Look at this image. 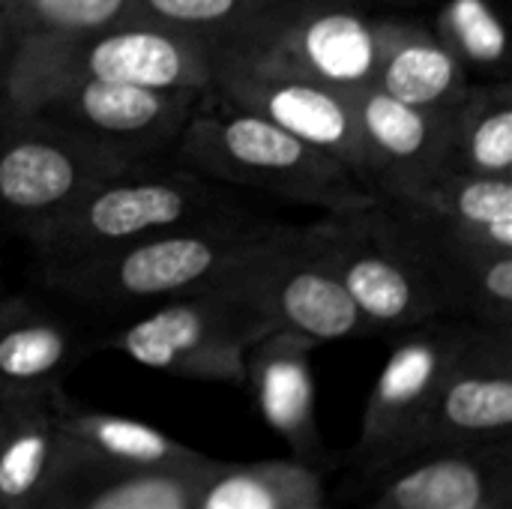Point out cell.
<instances>
[{
  "label": "cell",
  "mask_w": 512,
  "mask_h": 509,
  "mask_svg": "<svg viewBox=\"0 0 512 509\" xmlns=\"http://www.w3.org/2000/svg\"><path fill=\"white\" fill-rule=\"evenodd\" d=\"M180 168L219 183L258 189L297 204L345 213L369 204L372 189L339 159L309 147L261 114L207 90L174 144Z\"/></svg>",
  "instance_id": "1"
},
{
  "label": "cell",
  "mask_w": 512,
  "mask_h": 509,
  "mask_svg": "<svg viewBox=\"0 0 512 509\" xmlns=\"http://www.w3.org/2000/svg\"><path fill=\"white\" fill-rule=\"evenodd\" d=\"M270 231V222H249L240 213H228L168 228L108 252L42 264V276L48 288L87 306H156L204 291L264 243Z\"/></svg>",
  "instance_id": "2"
},
{
  "label": "cell",
  "mask_w": 512,
  "mask_h": 509,
  "mask_svg": "<svg viewBox=\"0 0 512 509\" xmlns=\"http://www.w3.org/2000/svg\"><path fill=\"white\" fill-rule=\"evenodd\" d=\"M63 78L207 93L213 87V48L165 24L129 15L81 36L12 42L0 72V93Z\"/></svg>",
  "instance_id": "3"
},
{
  "label": "cell",
  "mask_w": 512,
  "mask_h": 509,
  "mask_svg": "<svg viewBox=\"0 0 512 509\" xmlns=\"http://www.w3.org/2000/svg\"><path fill=\"white\" fill-rule=\"evenodd\" d=\"M390 15L345 0H276L213 48V66L270 69L342 93L375 84Z\"/></svg>",
  "instance_id": "4"
},
{
  "label": "cell",
  "mask_w": 512,
  "mask_h": 509,
  "mask_svg": "<svg viewBox=\"0 0 512 509\" xmlns=\"http://www.w3.org/2000/svg\"><path fill=\"white\" fill-rule=\"evenodd\" d=\"M234 213L210 180L180 168L132 165L99 180L60 216L27 231L39 264L72 261L132 240Z\"/></svg>",
  "instance_id": "5"
},
{
  "label": "cell",
  "mask_w": 512,
  "mask_h": 509,
  "mask_svg": "<svg viewBox=\"0 0 512 509\" xmlns=\"http://www.w3.org/2000/svg\"><path fill=\"white\" fill-rule=\"evenodd\" d=\"M201 96L195 90L63 78L3 93V111L69 132L132 165H150L174 150Z\"/></svg>",
  "instance_id": "6"
},
{
  "label": "cell",
  "mask_w": 512,
  "mask_h": 509,
  "mask_svg": "<svg viewBox=\"0 0 512 509\" xmlns=\"http://www.w3.org/2000/svg\"><path fill=\"white\" fill-rule=\"evenodd\" d=\"M333 276L348 291L369 333H405L444 318L396 219L375 195L369 204L324 213L306 225Z\"/></svg>",
  "instance_id": "7"
},
{
  "label": "cell",
  "mask_w": 512,
  "mask_h": 509,
  "mask_svg": "<svg viewBox=\"0 0 512 509\" xmlns=\"http://www.w3.org/2000/svg\"><path fill=\"white\" fill-rule=\"evenodd\" d=\"M213 285L240 297L267 333L285 330L315 345L372 336L306 228L273 225L267 240Z\"/></svg>",
  "instance_id": "8"
},
{
  "label": "cell",
  "mask_w": 512,
  "mask_h": 509,
  "mask_svg": "<svg viewBox=\"0 0 512 509\" xmlns=\"http://www.w3.org/2000/svg\"><path fill=\"white\" fill-rule=\"evenodd\" d=\"M261 336H267L264 324L240 297L207 285L156 303L105 345L162 375L246 387V351Z\"/></svg>",
  "instance_id": "9"
},
{
  "label": "cell",
  "mask_w": 512,
  "mask_h": 509,
  "mask_svg": "<svg viewBox=\"0 0 512 509\" xmlns=\"http://www.w3.org/2000/svg\"><path fill=\"white\" fill-rule=\"evenodd\" d=\"M468 321L435 318L399 333L360 420L354 462L366 474H384L405 462L435 393L453 363Z\"/></svg>",
  "instance_id": "10"
},
{
  "label": "cell",
  "mask_w": 512,
  "mask_h": 509,
  "mask_svg": "<svg viewBox=\"0 0 512 509\" xmlns=\"http://www.w3.org/2000/svg\"><path fill=\"white\" fill-rule=\"evenodd\" d=\"M0 135V210L21 234L60 216L99 180L132 162L54 126L6 117Z\"/></svg>",
  "instance_id": "11"
},
{
  "label": "cell",
  "mask_w": 512,
  "mask_h": 509,
  "mask_svg": "<svg viewBox=\"0 0 512 509\" xmlns=\"http://www.w3.org/2000/svg\"><path fill=\"white\" fill-rule=\"evenodd\" d=\"M510 432L512 333L468 321L453 363L408 447L405 462L429 450L510 441Z\"/></svg>",
  "instance_id": "12"
},
{
  "label": "cell",
  "mask_w": 512,
  "mask_h": 509,
  "mask_svg": "<svg viewBox=\"0 0 512 509\" xmlns=\"http://www.w3.org/2000/svg\"><path fill=\"white\" fill-rule=\"evenodd\" d=\"M210 90L240 108L261 114L309 147L339 159L366 183L351 93L309 78L249 66H213Z\"/></svg>",
  "instance_id": "13"
},
{
  "label": "cell",
  "mask_w": 512,
  "mask_h": 509,
  "mask_svg": "<svg viewBox=\"0 0 512 509\" xmlns=\"http://www.w3.org/2000/svg\"><path fill=\"white\" fill-rule=\"evenodd\" d=\"M213 459L186 468L141 471L96 459L66 435L57 450L33 509H192Z\"/></svg>",
  "instance_id": "14"
},
{
  "label": "cell",
  "mask_w": 512,
  "mask_h": 509,
  "mask_svg": "<svg viewBox=\"0 0 512 509\" xmlns=\"http://www.w3.org/2000/svg\"><path fill=\"white\" fill-rule=\"evenodd\" d=\"M351 102L366 165V186L375 195L390 198L441 174L450 105H408L375 84L351 93Z\"/></svg>",
  "instance_id": "15"
},
{
  "label": "cell",
  "mask_w": 512,
  "mask_h": 509,
  "mask_svg": "<svg viewBox=\"0 0 512 509\" xmlns=\"http://www.w3.org/2000/svg\"><path fill=\"white\" fill-rule=\"evenodd\" d=\"M512 501V444H471L420 453L390 471L369 509H477Z\"/></svg>",
  "instance_id": "16"
},
{
  "label": "cell",
  "mask_w": 512,
  "mask_h": 509,
  "mask_svg": "<svg viewBox=\"0 0 512 509\" xmlns=\"http://www.w3.org/2000/svg\"><path fill=\"white\" fill-rule=\"evenodd\" d=\"M318 345L306 336L273 330L246 351V384L264 423L291 447L303 465H318L324 438L315 417L312 351Z\"/></svg>",
  "instance_id": "17"
},
{
  "label": "cell",
  "mask_w": 512,
  "mask_h": 509,
  "mask_svg": "<svg viewBox=\"0 0 512 509\" xmlns=\"http://www.w3.org/2000/svg\"><path fill=\"white\" fill-rule=\"evenodd\" d=\"M78 357V339L63 321L24 297L0 300V393H54Z\"/></svg>",
  "instance_id": "18"
},
{
  "label": "cell",
  "mask_w": 512,
  "mask_h": 509,
  "mask_svg": "<svg viewBox=\"0 0 512 509\" xmlns=\"http://www.w3.org/2000/svg\"><path fill=\"white\" fill-rule=\"evenodd\" d=\"M471 84L465 63L435 36V30L390 18L375 87L420 108H447Z\"/></svg>",
  "instance_id": "19"
},
{
  "label": "cell",
  "mask_w": 512,
  "mask_h": 509,
  "mask_svg": "<svg viewBox=\"0 0 512 509\" xmlns=\"http://www.w3.org/2000/svg\"><path fill=\"white\" fill-rule=\"evenodd\" d=\"M441 174L512 177V87L471 81L447 108V147Z\"/></svg>",
  "instance_id": "20"
},
{
  "label": "cell",
  "mask_w": 512,
  "mask_h": 509,
  "mask_svg": "<svg viewBox=\"0 0 512 509\" xmlns=\"http://www.w3.org/2000/svg\"><path fill=\"white\" fill-rule=\"evenodd\" d=\"M63 390L18 399L0 423V509H33L57 450Z\"/></svg>",
  "instance_id": "21"
},
{
  "label": "cell",
  "mask_w": 512,
  "mask_h": 509,
  "mask_svg": "<svg viewBox=\"0 0 512 509\" xmlns=\"http://www.w3.org/2000/svg\"><path fill=\"white\" fill-rule=\"evenodd\" d=\"M60 435L75 441L81 450L93 453L96 459L126 465V468H141V471H168V468H186L204 459L198 450L168 438L165 432L108 411H90L78 408L69 399L60 405V420H57Z\"/></svg>",
  "instance_id": "22"
},
{
  "label": "cell",
  "mask_w": 512,
  "mask_h": 509,
  "mask_svg": "<svg viewBox=\"0 0 512 509\" xmlns=\"http://www.w3.org/2000/svg\"><path fill=\"white\" fill-rule=\"evenodd\" d=\"M324 501L318 468L291 462H216L192 509H303Z\"/></svg>",
  "instance_id": "23"
},
{
  "label": "cell",
  "mask_w": 512,
  "mask_h": 509,
  "mask_svg": "<svg viewBox=\"0 0 512 509\" xmlns=\"http://www.w3.org/2000/svg\"><path fill=\"white\" fill-rule=\"evenodd\" d=\"M390 198L414 204L441 219L486 231L512 249V177L435 174Z\"/></svg>",
  "instance_id": "24"
},
{
  "label": "cell",
  "mask_w": 512,
  "mask_h": 509,
  "mask_svg": "<svg viewBox=\"0 0 512 509\" xmlns=\"http://www.w3.org/2000/svg\"><path fill=\"white\" fill-rule=\"evenodd\" d=\"M132 15V0H3L12 42L81 36Z\"/></svg>",
  "instance_id": "25"
},
{
  "label": "cell",
  "mask_w": 512,
  "mask_h": 509,
  "mask_svg": "<svg viewBox=\"0 0 512 509\" xmlns=\"http://www.w3.org/2000/svg\"><path fill=\"white\" fill-rule=\"evenodd\" d=\"M435 36L465 63L468 72L507 78V30L492 0H447L435 21Z\"/></svg>",
  "instance_id": "26"
},
{
  "label": "cell",
  "mask_w": 512,
  "mask_h": 509,
  "mask_svg": "<svg viewBox=\"0 0 512 509\" xmlns=\"http://www.w3.org/2000/svg\"><path fill=\"white\" fill-rule=\"evenodd\" d=\"M273 3L276 0H132V15L165 24L216 48Z\"/></svg>",
  "instance_id": "27"
},
{
  "label": "cell",
  "mask_w": 512,
  "mask_h": 509,
  "mask_svg": "<svg viewBox=\"0 0 512 509\" xmlns=\"http://www.w3.org/2000/svg\"><path fill=\"white\" fill-rule=\"evenodd\" d=\"M18 399H24V396H6V393H0V423L12 414V408L18 405Z\"/></svg>",
  "instance_id": "28"
},
{
  "label": "cell",
  "mask_w": 512,
  "mask_h": 509,
  "mask_svg": "<svg viewBox=\"0 0 512 509\" xmlns=\"http://www.w3.org/2000/svg\"><path fill=\"white\" fill-rule=\"evenodd\" d=\"M0 42H12L9 30H6V18H3V3H0Z\"/></svg>",
  "instance_id": "29"
},
{
  "label": "cell",
  "mask_w": 512,
  "mask_h": 509,
  "mask_svg": "<svg viewBox=\"0 0 512 509\" xmlns=\"http://www.w3.org/2000/svg\"><path fill=\"white\" fill-rule=\"evenodd\" d=\"M477 509H512V501H492V504H483Z\"/></svg>",
  "instance_id": "30"
},
{
  "label": "cell",
  "mask_w": 512,
  "mask_h": 509,
  "mask_svg": "<svg viewBox=\"0 0 512 509\" xmlns=\"http://www.w3.org/2000/svg\"><path fill=\"white\" fill-rule=\"evenodd\" d=\"M9 45H12V42H0V72H3V60H6V54H9Z\"/></svg>",
  "instance_id": "31"
},
{
  "label": "cell",
  "mask_w": 512,
  "mask_h": 509,
  "mask_svg": "<svg viewBox=\"0 0 512 509\" xmlns=\"http://www.w3.org/2000/svg\"><path fill=\"white\" fill-rule=\"evenodd\" d=\"M303 509H327V507H324V501H321V504H309V507H303Z\"/></svg>",
  "instance_id": "32"
},
{
  "label": "cell",
  "mask_w": 512,
  "mask_h": 509,
  "mask_svg": "<svg viewBox=\"0 0 512 509\" xmlns=\"http://www.w3.org/2000/svg\"><path fill=\"white\" fill-rule=\"evenodd\" d=\"M345 3H360V6H366V3H372V0H345Z\"/></svg>",
  "instance_id": "33"
},
{
  "label": "cell",
  "mask_w": 512,
  "mask_h": 509,
  "mask_svg": "<svg viewBox=\"0 0 512 509\" xmlns=\"http://www.w3.org/2000/svg\"><path fill=\"white\" fill-rule=\"evenodd\" d=\"M0 3H3V0H0Z\"/></svg>",
  "instance_id": "34"
}]
</instances>
